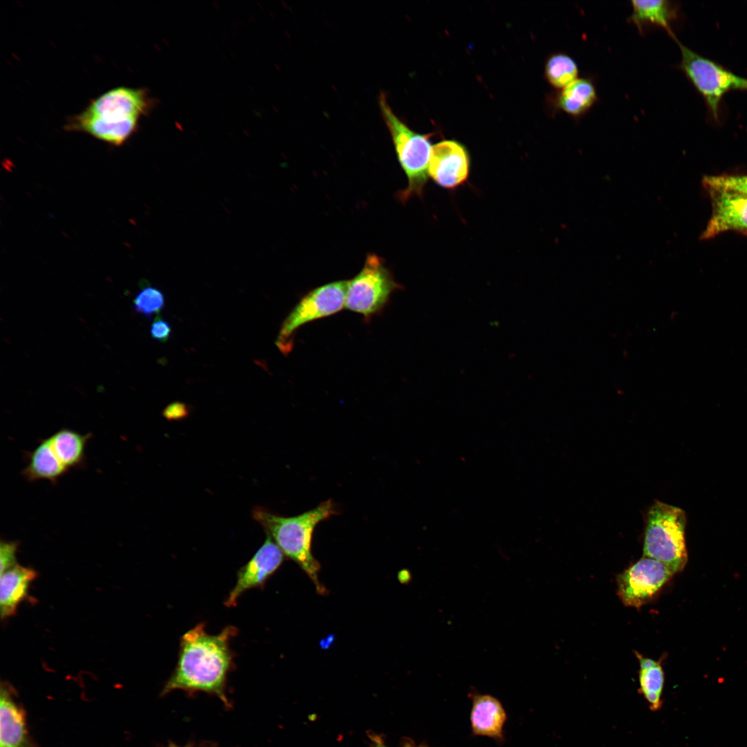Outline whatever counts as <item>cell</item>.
<instances>
[{
  "mask_svg": "<svg viewBox=\"0 0 747 747\" xmlns=\"http://www.w3.org/2000/svg\"><path fill=\"white\" fill-rule=\"evenodd\" d=\"M237 632L234 627L228 626L217 634H210L203 623L185 632L180 640L176 667L163 693L202 691L226 702L225 687L233 661L230 640Z\"/></svg>",
  "mask_w": 747,
  "mask_h": 747,
  "instance_id": "6da1fadb",
  "label": "cell"
},
{
  "mask_svg": "<svg viewBox=\"0 0 747 747\" xmlns=\"http://www.w3.org/2000/svg\"><path fill=\"white\" fill-rule=\"evenodd\" d=\"M148 107L149 100L143 89L115 88L71 118L66 128L87 133L111 145H121L136 131L139 118Z\"/></svg>",
  "mask_w": 747,
  "mask_h": 747,
  "instance_id": "7a4b0ae2",
  "label": "cell"
},
{
  "mask_svg": "<svg viewBox=\"0 0 747 747\" xmlns=\"http://www.w3.org/2000/svg\"><path fill=\"white\" fill-rule=\"evenodd\" d=\"M337 513L335 504L329 499L296 516H280L259 507L254 510L253 517L284 556L294 561L313 582L316 591L323 595L326 590L318 578L320 564L311 551L313 533L319 523Z\"/></svg>",
  "mask_w": 747,
  "mask_h": 747,
  "instance_id": "3957f363",
  "label": "cell"
},
{
  "mask_svg": "<svg viewBox=\"0 0 747 747\" xmlns=\"http://www.w3.org/2000/svg\"><path fill=\"white\" fill-rule=\"evenodd\" d=\"M379 105L398 161L407 179V185L400 194V199L405 201L414 196L421 197L430 178L428 168L433 146L431 135L411 129L395 114L383 93L380 95Z\"/></svg>",
  "mask_w": 747,
  "mask_h": 747,
  "instance_id": "277c9868",
  "label": "cell"
},
{
  "mask_svg": "<svg viewBox=\"0 0 747 747\" xmlns=\"http://www.w3.org/2000/svg\"><path fill=\"white\" fill-rule=\"evenodd\" d=\"M686 522L681 508L656 501L647 515L643 557L664 564L674 573L682 571L688 560Z\"/></svg>",
  "mask_w": 747,
  "mask_h": 747,
  "instance_id": "5b68a950",
  "label": "cell"
},
{
  "mask_svg": "<svg viewBox=\"0 0 747 747\" xmlns=\"http://www.w3.org/2000/svg\"><path fill=\"white\" fill-rule=\"evenodd\" d=\"M402 288L382 258L369 254L361 270L347 281L345 308L367 322L380 314L392 293Z\"/></svg>",
  "mask_w": 747,
  "mask_h": 747,
  "instance_id": "8992f818",
  "label": "cell"
},
{
  "mask_svg": "<svg viewBox=\"0 0 747 747\" xmlns=\"http://www.w3.org/2000/svg\"><path fill=\"white\" fill-rule=\"evenodd\" d=\"M681 52L679 68L703 98L712 118L720 120V104L730 91H747V78L739 76L720 64L701 56L674 39Z\"/></svg>",
  "mask_w": 747,
  "mask_h": 747,
  "instance_id": "52a82bcc",
  "label": "cell"
},
{
  "mask_svg": "<svg viewBox=\"0 0 747 747\" xmlns=\"http://www.w3.org/2000/svg\"><path fill=\"white\" fill-rule=\"evenodd\" d=\"M347 281L323 284L305 294L284 320L275 342L284 354L293 348L298 329L312 322L333 315L345 307Z\"/></svg>",
  "mask_w": 747,
  "mask_h": 747,
  "instance_id": "ba28073f",
  "label": "cell"
},
{
  "mask_svg": "<svg viewBox=\"0 0 747 747\" xmlns=\"http://www.w3.org/2000/svg\"><path fill=\"white\" fill-rule=\"evenodd\" d=\"M674 574L664 564L643 557L618 575V596L625 605L640 608L649 601Z\"/></svg>",
  "mask_w": 747,
  "mask_h": 747,
  "instance_id": "9c48e42d",
  "label": "cell"
},
{
  "mask_svg": "<svg viewBox=\"0 0 747 747\" xmlns=\"http://www.w3.org/2000/svg\"><path fill=\"white\" fill-rule=\"evenodd\" d=\"M712 214L701 239H709L727 231L747 236V194L721 187H706Z\"/></svg>",
  "mask_w": 747,
  "mask_h": 747,
  "instance_id": "30bf717a",
  "label": "cell"
},
{
  "mask_svg": "<svg viewBox=\"0 0 747 747\" xmlns=\"http://www.w3.org/2000/svg\"><path fill=\"white\" fill-rule=\"evenodd\" d=\"M471 160L467 148L455 140H443L432 146L428 174L438 186L454 190L468 179Z\"/></svg>",
  "mask_w": 747,
  "mask_h": 747,
  "instance_id": "8fae6325",
  "label": "cell"
},
{
  "mask_svg": "<svg viewBox=\"0 0 747 747\" xmlns=\"http://www.w3.org/2000/svg\"><path fill=\"white\" fill-rule=\"evenodd\" d=\"M284 555L270 537L237 572L236 583L230 591L225 605L234 607L239 598L247 590L261 588L266 580L282 565Z\"/></svg>",
  "mask_w": 747,
  "mask_h": 747,
  "instance_id": "7c38bea8",
  "label": "cell"
},
{
  "mask_svg": "<svg viewBox=\"0 0 747 747\" xmlns=\"http://www.w3.org/2000/svg\"><path fill=\"white\" fill-rule=\"evenodd\" d=\"M631 6L628 21L640 35L656 28L665 30L672 39L676 37L672 28L679 16V8L675 3L667 0H634Z\"/></svg>",
  "mask_w": 747,
  "mask_h": 747,
  "instance_id": "4fadbf2b",
  "label": "cell"
},
{
  "mask_svg": "<svg viewBox=\"0 0 747 747\" xmlns=\"http://www.w3.org/2000/svg\"><path fill=\"white\" fill-rule=\"evenodd\" d=\"M23 709L10 689L1 685L0 694V747H30Z\"/></svg>",
  "mask_w": 747,
  "mask_h": 747,
  "instance_id": "5bb4252c",
  "label": "cell"
},
{
  "mask_svg": "<svg viewBox=\"0 0 747 747\" xmlns=\"http://www.w3.org/2000/svg\"><path fill=\"white\" fill-rule=\"evenodd\" d=\"M599 100L596 83L591 77H581L558 91L553 98L557 111L575 120L585 116Z\"/></svg>",
  "mask_w": 747,
  "mask_h": 747,
  "instance_id": "9a60e30c",
  "label": "cell"
},
{
  "mask_svg": "<svg viewBox=\"0 0 747 747\" xmlns=\"http://www.w3.org/2000/svg\"><path fill=\"white\" fill-rule=\"evenodd\" d=\"M37 576L34 569L19 564L1 575L0 614L2 620L17 613L20 603L28 597L29 587Z\"/></svg>",
  "mask_w": 747,
  "mask_h": 747,
  "instance_id": "2e32d148",
  "label": "cell"
},
{
  "mask_svg": "<svg viewBox=\"0 0 747 747\" xmlns=\"http://www.w3.org/2000/svg\"><path fill=\"white\" fill-rule=\"evenodd\" d=\"M26 465L22 477L29 482L46 480L55 484L69 471L54 452L48 438L41 439L32 451L25 454Z\"/></svg>",
  "mask_w": 747,
  "mask_h": 747,
  "instance_id": "e0dca14e",
  "label": "cell"
},
{
  "mask_svg": "<svg viewBox=\"0 0 747 747\" xmlns=\"http://www.w3.org/2000/svg\"><path fill=\"white\" fill-rule=\"evenodd\" d=\"M470 719L475 734L497 738L502 736L506 714L495 697L490 695L475 697Z\"/></svg>",
  "mask_w": 747,
  "mask_h": 747,
  "instance_id": "ac0fdd59",
  "label": "cell"
},
{
  "mask_svg": "<svg viewBox=\"0 0 747 747\" xmlns=\"http://www.w3.org/2000/svg\"><path fill=\"white\" fill-rule=\"evenodd\" d=\"M91 437V433L82 434L63 428L48 438L59 460L70 470L82 468L86 464V446Z\"/></svg>",
  "mask_w": 747,
  "mask_h": 747,
  "instance_id": "d6986e66",
  "label": "cell"
},
{
  "mask_svg": "<svg viewBox=\"0 0 747 747\" xmlns=\"http://www.w3.org/2000/svg\"><path fill=\"white\" fill-rule=\"evenodd\" d=\"M639 661V683L642 693L653 710L661 706V694L664 684V673L661 663L638 652Z\"/></svg>",
  "mask_w": 747,
  "mask_h": 747,
  "instance_id": "ffe728a7",
  "label": "cell"
},
{
  "mask_svg": "<svg viewBox=\"0 0 747 747\" xmlns=\"http://www.w3.org/2000/svg\"><path fill=\"white\" fill-rule=\"evenodd\" d=\"M579 66L575 59L564 52L551 54L545 63L544 77L554 89L561 90L578 78Z\"/></svg>",
  "mask_w": 747,
  "mask_h": 747,
  "instance_id": "44dd1931",
  "label": "cell"
},
{
  "mask_svg": "<svg viewBox=\"0 0 747 747\" xmlns=\"http://www.w3.org/2000/svg\"><path fill=\"white\" fill-rule=\"evenodd\" d=\"M134 311L143 316L151 317L159 315L164 308L165 300L163 293L157 288L147 286L136 295L133 300Z\"/></svg>",
  "mask_w": 747,
  "mask_h": 747,
  "instance_id": "7402d4cb",
  "label": "cell"
},
{
  "mask_svg": "<svg viewBox=\"0 0 747 747\" xmlns=\"http://www.w3.org/2000/svg\"><path fill=\"white\" fill-rule=\"evenodd\" d=\"M706 187H721L747 194V175L707 176L703 179Z\"/></svg>",
  "mask_w": 747,
  "mask_h": 747,
  "instance_id": "603a6c76",
  "label": "cell"
},
{
  "mask_svg": "<svg viewBox=\"0 0 747 747\" xmlns=\"http://www.w3.org/2000/svg\"><path fill=\"white\" fill-rule=\"evenodd\" d=\"M19 542L17 541H3L0 542V571L1 575L17 564V553Z\"/></svg>",
  "mask_w": 747,
  "mask_h": 747,
  "instance_id": "cb8c5ba5",
  "label": "cell"
},
{
  "mask_svg": "<svg viewBox=\"0 0 747 747\" xmlns=\"http://www.w3.org/2000/svg\"><path fill=\"white\" fill-rule=\"evenodd\" d=\"M150 334L153 339L160 342H165L171 336V326L161 317L157 316L151 324Z\"/></svg>",
  "mask_w": 747,
  "mask_h": 747,
  "instance_id": "d4e9b609",
  "label": "cell"
},
{
  "mask_svg": "<svg viewBox=\"0 0 747 747\" xmlns=\"http://www.w3.org/2000/svg\"><path fill=\"white\" fill-rule=\"evenodd\" d=\"M188 414V406L179 401L169 404L163 411V416L168 421L181 420L186 418Z\"/></svg>",
  "mask_w": 747,
  "mask_h": 747,
  "instance_id": "484cf974",
  "label": "cell"
},
{
  "mask_svg": "<svg viewBox=\"0 0 747 747\" xmlns=\"http://www.w3.org/2000/svg\"><path fill=\"white\" fill-rule=\"evenodd\" d=\"M171 747H178V746H172Z\"/></svg>",
  "mask_w": 747,
  "mask_h": 747,
  "instance_id": "4316f807",
  "label": "cell"
},
{
  "mask_svg": "<svg viewBox=\"0 0 747 747\" xmlns=\"http://www.w3.org/2000/svg\"><path fill=\"white\" fill-rule=\"evenodd\" d=\"M381 747H384V746H381Z\"/></svg>",
  "mask_w": 747,
  "mask_h": 747,
  "instance_id": "83f0119b",
  "label": "cell"
}]
</instances>
